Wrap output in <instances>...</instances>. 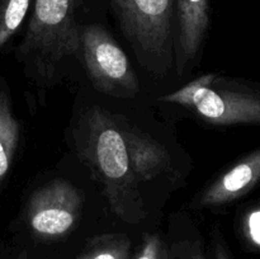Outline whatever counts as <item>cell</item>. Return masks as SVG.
<instances>
[{
	"label": "cell",
	"instance_id": "1",
	"mask_svg": "<svg viewBox=\"0 0 260 259\" xmlns=\"http://www.w3.org/2000/svg\"><path fill=\"white\" fill-rule=\"evenodd\" d=\"M80 154L96 173L111 210L126 222L146 217L144 198L129 157L123 124L106 109L93 107L79 122Z\"/></svg>",
	"mask_w": 260,
	"mask_h": 259
},
{
	"label": "cell",
	"instance_id": "2",
	"mask_svg": "<svg viewBox=\"0 0 260 259\" xmlns=\"http://www.w3.org/2000/svg\"><path fill=\"white\" fill-rule=\"evenodd\" d=\"M160 101L175 103L218 126L260 124V84L206 74Z\"/></svg>",
	"mask_w": 260,
	"mask_h": 259
},
{
	"label": "cell",
	"instance_id": "3",
	"mask_svg": "<svg viewBox=\"0 0 260 259\" xmlns=\"http://www.w3.org/2000/svg\"><path fill=\"white\" fill-rule=\"evenodd\" d=\"M76 0H36L18 60L36 74L51 76L56 65L80 50V27L75 22Z\"/></svg>",
	"mask_w": 260,
	"mask_h": 259
},
{
	"label": "cell",
	"instance_id": "4",
	"mask_svg": "<svg viewBox=\"0 0 260 259\" xmlns=\"http://www.w3.org/2000/svg\"><path fill=\"white\" fill-rule=\"evenodd\" d=\"M124 37L147 70L162 75L172 65L175 0H111Z\"/></svg>",
	"mask_w": 260,
	"mask_h": 259
},
{
	"label": "cell",
	"instance_id": "5",
	"mask_svg": "<svg viewBox=\"0 0 260 259\" xmlns=\"http://www.w3.org/2000/svg\"><path fill=\"white\" fill-rule=\"evenodd\" d=\"M80 50L96 90L117 98H134L140 84L128 57L102 25L80 27Z\"/></svg>",
	"mask_w": 260,
	"mask_h": 259
},
{
	"label": "cell",
	"instance_id": "6",
	"mask_svg": "<svg viewBox=\"0 0 260 259\" xmlns=\"http://www.w3.org/2000/svg\"><path fill=\"white\" fill-rule=\"evenodd\" d=\"M84 197L65 179H55L32 193L25 218L32 233L41 239H60L70 234L80 220Z\"/></svg>",
	"mask_w": 260,
	"mask_h": 259
},
{
	"label": "cell",
	"instance_id": "7",
	"mask_svg": "<svg viewBox=\"0 0 260 259\" xmlns=\"http://www.w3.org/2000/svg\"><path fill=\"white\" fill-rule=\"evenodd\" d=\"M260 183V147L246 155L211 183L197 200L200 207L230 205Z\"/></svg>",
	"mask_w": 260,
	"mask_h": 259
},
{
	"label": "cell",
	"instance_id": "8",
	"mask_svg": "<svg viewBox=\"0 0 260 259\" xmlns=\"http://www.w3.org/2000/svg\"><path fill=\"white\" fill-rule=\"evenodd\" d=\"M178 74L194 60L210 27V0H177Z\"/></svg>",
	"mask_w": 260,
	"mask_h": 259
},
{
	"label": "cell",
	"instance_id": "9",
	"mask_svg": "<svg viewBox=\"0 0 260 259\" xmlns=\"http://www.w3.org/2000/svg\"><path fill=\"white\" fill-rule=\"evenodd\" d=\"M123 130L128 144L132 169L140 183L149 182L169 170L170 156L162 145L135 127L123 126Z\"/></svg>",
	"mask_w": 260,
	"mask_h": 259
},
{
	"label": "cell",
	"instance_id": "10",
	"mask_svg": "<svg viewBox=\"0 0 260 259\" xmlns=\"http://www.w3.org/2000/svg\"><path fill=\"white\" fill-rule=\"evenodd\" d=\"M19 136V122L13 114L9 89L4 80H0V187L10 172Z\"/></svg>",
	"mask_w": 260,
	"mask_h": 259
},
{
	"label": "cell",
	"instance_id": "11",
	"mask_svg": "<svg viewBox=\"0 0 260 259\" xmlns=\"http://www.w3.org/2000/svg\"><path fill=\"white\" fill-rule=\"evenodd\" d=\"M131 240L122 234H107L91 239L76 259H129Z\"/></svg>",
	"mask_w": 260,
	"mask_h": 259
},
{
	"label": "cell",
	"instance_id": "12",
	"mask_svg": "<svg viewBox=\"0 0 260 259\" xmlns=\"http://www.w3.org/2000/svg\"><path fill=\"white\" fill-rule=\"evenodd\" d=\"M30 3L32 0H0V50L19 29Z\"/></svg>",
	"mask_w": 260,
	"mask_h": 259
},
{
	"label": "cell",
	"instance_id": "13",
	"mask_svg": "<svg viewBox=\"0 0 260 259\" xmlns=\"http://www.w3.org/2000/svg\"><path fill=\"white\" fill-rule=\"evenodd\" d=\"M240 230L248 245L260 251V200L244 212Z\"/></svg>",
	"mask_w": 260,
	"mask_h": 259
},
{
	"label": "cell",
	"instance_id": "14",
	"mask_svg": "<svg viewBox=\"0 0 260 259\" xmlns=\"http://www.w3.org/2000/svg\"><path fill=\"white\" fill-rule=\"evenodd\" d=\"M132 259H173L167 244L157 234H146L141 248Z\"/></svg>",
	"mask_w": 260,
	"mask_h": 259
},
{
	"label": "cell",
	"instance_id": "15",
	"mask_svg": "<svg viewBox=\"0 0 260 259\" xmlns=\"http://www.w3.org/2000/svg\"><path fill=\"white\" fill-rule=\"evenodd\" d=\"M172 254L174 259H206L202 244L198 240H182L173 245Z\"/></svg>",
	"mask_w": 260,
	"mask_h": 259
},
{
	"label": "cell",
	"instance_id": "16",
	"mask_svg": "<svg viewBox=\"0 0 260 259\" xmlns=\"http://www.w3.org/2000/svg\"><path fill=\"white\" fill-rule=\"evenodd\" d=\"M213 255H215V259H231L220 233H215V238H213Z\"/></svg>",
	"mask_w": 260,
	"mask_h": 259
},
{
	"label": "cell",
	"instance_id": "17",
	"mask_svg": "<svg viewBox=\"0 0 260 259\" xmlns=\"http://www.w3.org/2000/svg\"><path fill=\"white\" fill-rule=\"evenodd\" d=\"M15 259H30V258L27 255V253H22L19 256H17Z\"/></svg>",
	"mask_w": 260,
	"mask_h": 259
}]
</instances>
